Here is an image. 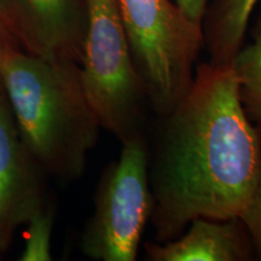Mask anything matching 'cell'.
Returning <instances> with one entry per match:
<instances>
[{"instance_id":"cell-1","label":"cell","mask_w":261,"mask_h":261,"mask_svg":"<svg viewBox=\"0 0 261 261\" xmlns=\"http://www.w3.org/2000/svg\"><path fill=\"white\" fill-rule=\"evenodd\" d=\"M158 119L149 174L158 242L197 218H240L260 179L261 125L244 113L232 65H198L181 102Z\"/></svg>"},{"instance_id":"cell-2","label":"cell","mask_w":261,"mask_h":261,"mask_svg":"<svg viewBox=\"0 0 261 261\" xmlns=\"http://www.w3.org/2000/svg\"><path fill=\"white\" fill-rule=\"evenodd\" d=\"M2 80L22 142L40 171L62 181L79 179L100 128L85 97L80 64L9 44Z\"/></svg>"},{"instance_id":"cell-3","label":"cell","mask_w":261,"mask_h":261,"mask_svg":"<svg viewBox=\"0 0 261 261\" xmlns=\"http://www.w3.org/2000/svg\"><path fill=\"white\" fill-rule=\"evenodd\" d=\"M89 4L81 84L100 128L123 143L144 136L151 107L133 62L117 0H89Z\"/></svg>"},{"instance_id":"cell-4","label":"cell","mask_w":261,"mask_h":261,"mask_svg":"<svg viewBox=\"0 0 261 261\" xmlns=\"http://www.w3.org/2000/svg\"><path fill=\"white\" fill-rule=\"evenodd\" d=\"M133 62L158 117L181 102L203 45L201 25L171 0H117Z\"/></svg>"},{"instance_id":"cell-5","label":"cell","mask_w":261,"mask_h":261,"mask_svg":"<svg viewBox=\"0 0 261 261\" xmlns=\"http://www.w3.org/2000/svg\"><path fill=\"white\" fill-rule=\"evenodd\" d=\"M145 136L122 143L117 161L104 171L94 212L81 237V250L99 261H135L154 210Z\"/></svg>"},{"instance_id":"cell-6","label":"cell","mask_w":261,"mask_h":261,"mask_svg":"<svg viewBox=\"0 0 261 261\" xmlns=\"http://www.w3.org/2000/svg\"><path fill=\"white\" fill-rule=\"evenodd\" d=\"M10 35L24 51L48 61L80 64L89 0H8Z\"/></svg>"},{"instance_id":"cell-7","label":"cell","mask_w":261,"mask_h":261,"mask_svg":"<svg viewBox=\"0 0 261 261\" xmlns=\"http://www.w3.org/2000/svg\"><path fill=\"white\" fill-rule=\"evenodd\" d=\"M44 174L22 142L4 86L0 85V253L17 228L45 210Z\"/></svg>"},{"instance_id":"cell-8","label":"cell","mask_w":261,"mask_h":261,"mask_svg":"<svg viewBox=\"0 0 261 261\" xmlns=\"http://www.w3.org/2000/svg\"><path fill=\"white\" fill-rule=\"evenodd\" d=\"M151 261H248L255 252L240 218L213 220L197 218L184 236L165 242L145 243Z\"/></svg>"},{"instance_id":"cell-9","label":"cell","mask_w":261,"mask_h":261,"mask_svg":"<svg viewBox=\"0 0 261 261\" xmlns=\"http://www.w3.org/2000/svg\"><path fill=\"white\" fill-rule=\"evenodd\" d=\"M257 0H208L203 18V45L210 63L231 64L243 46L249 17Z\"/></svg>"},{"instance_id":"cell-10","label":"cell","mask_w":261,"mask_h":261,"mask_svg":"<svg viewBox=\"0 0 261 261\" xmlns=\"http://www.w3.org/2000/svg\"><path fill=\"white\" fill-rule=\"evenodd\" d=\"M253 41L240 48L231 62L238 80L241 103L252 122L261 125V15L252 31Z\"/></svg>"},{"instance_id":"cell-11","label":"cell","mask_w":261,"mask_h":261,"mask_svg":"<svg viewBox=\"0 0 261 261\" xmlns=\"http://www.w3.org/2000/svg\"><path fill=\"white\" fill-rule=\"evenodd\" d=\"M27 238L24 250L19 259L22 261H50L51 234L54 226V214L45 208L35 214L27 223Z\"/></svg>"},{"instance_id":"cell-12","label":"cell","mask_w":261,"mask_h":261,"mask_svg":"<svg viewBox=\"0 0 261 261\" xmlns=\"http://www.w3.org/2000/svg\"><path fill=\"white\" fill-rule=\"evenodd\" d=\"M240 219L247 228L255 256L261 260V174L252 198Z\"/></svg>"},{"instance_id":"cell-13","label":"cell","mask_w":261,"mask_h":261,"mask_svg":"<svg viewBox=\"0 0 261 261\" xmlns=\"http://www.w3.org/2000/svg\"><path fill=\"white\" fill-rule=\"evenodd\" d=\"M207 2L208 0H177L175 4L181 9L190 21L201 25Z\"/></svg>"},{"instance_id":"cell-14","label":"cell","mask_w":261,"mask_h":261,"mask_svg":"<svg viewBox=\"0 0 261 261\" xmlns=\"http://www.w3.org/2000/svg\"><path fill=\"white\" fill-rule=\"evenodd\" d=\"M0 25L10 35V18L8 0H0Z\"/></svg>"},{"instance_id":"cell-15","label":"cell","mask_w":261,"mask_h":261,"mask_svg":"<svg viewBox=\"0 0 261 261\" xmlns=\"http://www.w3.org/2000/svg\"><path fill=\"white\" fill-rule=\"evenodd\" d=\"M9 37H10V35L4 31V28L0 25V85L3 84V80H2V62H3V57H4L6 47H8V45L10 44Z\"/></svg>"}]
</instances>
